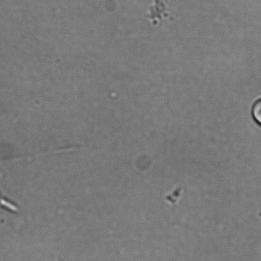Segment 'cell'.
I'll list each match as a JSON object with an SVG mask.
<instances>
[{
	"label": "cell",
	"instance_id": "cell-1",
	"mask_svg": "<svg viewBox=\"0 0 261 261\" xmlns=\"http://www.w3.org/2000/svg\"><path fill=\"white\" fill-rule=\"evenodd\" d=\"M252 115L255 122L261 126V98L256 101L253 105Z\"/></svg>",
	"mask_w": 261,
	"mask_h": 261
}]
</instances>
